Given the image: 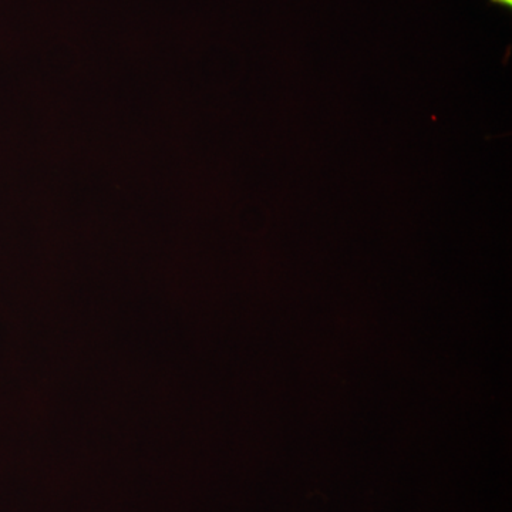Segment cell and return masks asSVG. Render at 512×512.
<instances>
[{"instance_id": "1", "label": "cell", "mask_w": 512, "mask_h": 512, "mask_svg": "<svg viewBox=\"0 0 512 512\" xmlns=\"http://www.w3.org/2000/svg\"><path fill=\"white\" fill-rule=\"evenodd\" d=\"M494 5L503 6L505 9L512 8V0H490Z\"/></svg>"}]
</instances>
